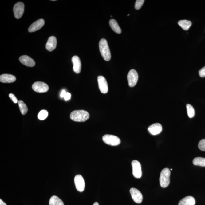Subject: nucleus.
Listing matches in <instances>:
<instances>
[{
    "label": "nucleus",
    "instance_id": "f8f14e48",
    "mask_svg": "<svg viewBox=\"0 0 205 205\" xmlns=\"http://www.w3.org/2000/svg\"><path fill=\"white\" fill-rule=\"evenodd\" d=\"M45 25V21L42 19H39L34 22L30 26L28 29V31L30 32H33L40 30Z\"/></svg>",
    "mask_w": 205,
    "mask_h": 205
},
{
    "label": "nucleus",
    "instance_id": "473e14b6",
    "mask_svg": "<svg viewBox=\"0 0 205 205\" xmlns=\"http://www.w3.org/2000/svg\"><path fill=\"white\" fill-rule=\"evenodd\" d=\"M93 205H99V204L97 202H95Z\"/></svg>",
    "mask_w": 205,
    "mask_h": 205
},
{
    "label": "nucleus",
    "instance_id": "a878e982",
    "mask_svg": "<svg viewBox=\"0 0 205 205\" xmlns=\"http://www.w3.org/2000/svg\"><path fill=\"white\" fill-rule=\"evenodd\" d=\"M144 2V0H137L135 4V9L139 10L141 9Z\"/></svg>",
    "mask_w": 205,
    "mask_h": 205
},
{
    "label": "nucleus",
    "instance_id": "4be33fe9",
    "mask_svg": "<svg viewBox=\"0 0 205 205\" xmlns=\"http://www.w3.org/2000/svg\"><path fill=\"white\" fill-rule=\"evenodd\" d=\"M194 165L205 167V158L200 157H196L193 159Z\"/></svg>",
    "mask_w": 205,
    "mask_h": 205
},
{
    "label": "nucleus",
    "instance_id": "ddd939ff",
    "mask_svg": "<svg viewBox=\"0 0 205 205\" xmlns=\"http://www.w3.org/2000/svg\"><path fill=\"white\" fill-rule=\"evenodd\" d=\"M148 130L151 134L153 135L159 134L162 131V125L159 123L153 124L148 127Z\"/></svg>",
    "mask_w": 205,
    "mask_h": 205
},
{
    "label": "nucleus",
    "instance_id": "20e7f679",
    "mask_svg": "<svg viewBox=\"0 0 205 205\" xmlns=\"http://www.w3.org/2000/svg\"><path fill=\"white\" fill-rule=\"evenodd\" d=\"M103 141L105 143L111 146H117L120 144V138L115 135H105L103 136Z\"/></svg>",
    "mask_w": 205,
    "mask_h": 205
},
{
    "label": "nucleus",
    "instance_id": "a211bd4d",
    "mask_svg": "<svg viewBox=\"0 0 205 205\" xmlns=\"http://www.w3.org/2000/svg\"><path fill=\"white\" fill-rule=\"evenodd\" d=\"M196 201L192 196L185 197L181 200L179 203V205H195Z\"/></svg>",
    "mask_w": 205,
    "mask_h": 205
},
{
    "label": "nucleus",
    "instance_id": "423d86ee",
    "mask_svg": "<svg viewBox=\"0 0 205 205\" xmlns=\"http://www.w3.org/2000/svg\"><path fill=\"white\" fill-rule=\"evenodd\" d=\"M32 88L34 91L38 93H46L49 90L47 84L42 82H36L33 84Z\"/></svg>",
    "mask_w": 205,
    "mask_h": 205
},
{
    "label": "nucleus",
    "instance_id": "2f4dec72",
    "mask_svg": "<svg viewBox=\"0 0 205 205\" xmlns=\"http://www.w3.org/2000/svg\"><path fill=\"white\" fill-rule=\"evenodd\" d=\"M0 205H7L5 203L2 201L1 199H0Z\"/></svg>",
    "mask_w": 205,
    "mask_h": 205
},
{
    "label": "nucleus",
    "instance_id": "0eeeda50",
    "mask_svg": "<svg viewBox=\"0 0 205 205\" xmlns=\"http://www.w3.org/2000/svg\"><path fill=\"white\" fill-rule=\"evenodd\" d=\"M25 11V5L23 3L19 2L14 5L13 9L14 17L19 19L23 15Z\"/></svg>",
    "mask_w": 205,
    "mask_h": 205
},
{
    "label": "nucleus",
    "instance_id": "f3484780",
    "mask_svg": "<svg viewBox=\"0 0 205 205\" xmlns=\"http://www.w3.org/2000/svg\"><path fill=\"white\" fill-rule=\"evenodd\" d=\"M15 76L10 74H4L0 76V81L3 83H10L15 81Z\"/></svg>",
    "mask_w": 205,
    "mask_h": 205
},
{
    "label": "nucleus",
    "instance_id": "9d476101",
    "mask_svg": "<svg viewBox=\"0 0 205 205\" xmlns=\"http://www.w3.org/2000/svg\"><path fill=\"white\" fill-rule=\"evenodd\" d=\"M75 185L77 190L79 192H83L85 190V182L83 177L81 175H77L74 179Z\"/></svg>",
    "mask_w": 205,
    "mask_h": 205
},
{
    "label": "nucleus",
    "instance_id": "6ab92c4d",
    "mask_svg": "<svg viewBox=\"0 0 205 205\" xmlns=\"http://www.w3.org/2000/svg\"><path fill=\"white\" fill-rule=\"evenodd\" d=\"M110 26L114 32L117 34H120L121 33V29L119 27L117 21L115 19H111L109 22Z\"/></svg>",
    "mask_w": 205,
    "mask_h": 205
},
{
    "label": "nucleus",
    "instance_id": "4468645a",
    "mask_svg": "<svg viewBox=\"0 0 205 205\" xmlns=\"http://www.w3.org/2000/svg\"><path fill=\"white\" fill-rule=\"evenodd\" d=\"M19 60L22 64L29 67H33L35 65L34 61L31 57L26 55L21 56L19 58Z\"/></svg>",
    "mask_w": 205,
    "mask_h": 205
},
{
    "label": "nucleus",
    "instance_id": "bb28decb",
    "mask_svg": "<svg viewBox=\"0 0 205 205\" xmlns=\"http://www.w3.org/2000/svg\"><path fill=\"white\" fill-rule=\"evenodd\" d=\"M198 148L202 151H205V139H203L199 142Z\"/></svg>",
    "mask_w": 205,
    "mask_h": 205
},
{
    "label": "nucleus",
    "instance_id": "1a4fd4ad",
    "mask_svg": "<svg viewBox=\"0 0 205 205\" xmlns=\"http://www.w3.org/2000/svg\"><path fill=\"white\" fill-rule=\"evenodd\" d=\"M98 86L100 91L103 93H106L108 91V86L105 78L102 76H99L97 78Z\"/></svg>",
    "mask_w": 205,
    "mask_h": 205
},
{
    "label": "nucleus",
    "instance_id": "c85d7f7f",
    "mask_svg": "<svg viewBox=\"0 0 205 205\" xmlns=\"http://www.w3.org/2000/svg\"><path fill=\"white\" fill-rule=\"evenodd\" d=\"M199 76L201 77H205V66L199 71Z\"/></svg>",
    "mask_w": 205,
    "mask_h": 205
},
{
    "label": "nucleus",
    "instance_id": "393cba45",
    "mask_svg": "<svg viewBox=\"0 0 205 205\" xmlns=\"http://www.w3.org/2000/svg\"><path fill=\"white\" fill-rule=\"evenodd\" d=\"M48 111L45 110H42L39 113L38 116V118L40 120H44L48 117Z\"/></svg>",
    "mask_w": 205,
    "mask_h": 205
},
{
    "label": "nucleus",
    "instance_id": "c756f323",
    "mask_svg": "<svg viewBox=\"0 0 205 205\" xmlns=\"http://www.w3.org/2000/svg\"><path fill=\"white\" fill-rule=\"evenodd\" d=\"M71 97V95L70 93H66L65 96L64 97L65 100L66 101H68L70 99Z\"/></svg>",
    "mask_w": 205,
    "mask_h": 205
},
{
    "label": "nucleus",
    "instance_id": "cd10ccee",
    "mask_svg": "<svg viewBox=\"0 0 205 205\" xmlns=\"http://www.w3.org/2000/svg\"><path fill=\"white\" fill-rule=\"evenodd\" d=\"M9 97L14 103H18L17 98L16 97L14 94H12V93H10V94H9Z\"/></svg>",
    "mask_w": 205,
    "mask_h": 205
},
{
    "label": "nucleus",
    "instance_id": "b1692460",
    "mask_svg": "<svg viewBox=\"0 0 205 205\" xmlns=\"http://www.w3.org/2000/svg\"><path fill=\"white\" fill-rule=\"evenodd\" d=\"M187 114L188 117L190 118L194 117L195 111L193 106L190 104H187L186 105Z\"/></svg>",
    "mask_w": 205,
    "mask_h": 205
},
{
    "label": "nucleus",
    "instance_id": "412c9836",
    "mask_svg": "<svg viewBox=\"0 0 205 205\" xmlns=\"http://www.w3.org/2000/svg\"><path fill=\"white\" fill-rule=\"evenodd\" d=\"M49 205H64L63 202L57 196H53L51 197L49 201Z\"/></svg>",
    "mask_w": 205,
    "mask_h": 205
},
{
    "label": "nucleus",
    "instance_id": "dca6fc26",
    "mask_svg": "<svg viewBox=\"0 0 205 205\" xmlns=\"http://www.w3.org/2000/svg\"><path fill=\"white\" fill-rule=\"evenodd\" d=\"M57 46V39L56 37L51 36L48 38L46 45V49L49 51L54 50Z\"/></svg>",
    "mask_w": 205,
    "mask_h": 205
},
{
    "label": "nucleus",
    "instance_id": "7ed1b4c3",
    "mask_svg": "<svg viewBox=\"0 0 205 205\" xmlns=\"http://www.w3.org/2000/svg\"><path fill=\"white\" fill-rule=\"evenodd\" d=\"M171 172L168 168H166L161 171L160 177V183L161 187L165 188L170 183Z\"/></svg>",
    "mask_w": 205,
    "mask_h": 205
},
{
    "label": "nucleus",
    "instance_id": "aec40b11",
    "mask_svg": "<svg viewBox=\"0 0 205 205\" xmlns=\"http://www.w3.org/2000/svg\"><path fill=\"white\" fill-rule=\"evenodd\" d=\"M178 25L182 27L183 30H187L191 27L192 22L191 21L187 20H181L179 21Z\"/></svg>",
    "mask_w": 205,
    "mask_h": 205
},
{
    "label": "nucleus",
    "instance_id": "5701e85b",
    "mask_svg": "<svg viewBox=\"0 0 205 205\" xmlns=\"http://www.w3.org/2000/svg\"><path fill=\"white\" fill-rule=\"evenodd\" d=\"M18 103L21 113L22 115H25L28 111V108H27L26 105L22 101H18Z\"/></svg>",
    "mask_w": 205,
    "mask_h": 205
},
{
    "label": "nucleus",
    "instance_id": "7c9ffc66",
    "mask_svg": "<svg viewBox=\"0 0 205 205\" xmlns=\"http://www.w3.org/2000/svg\"><path fill=\"white\" fill-rule=\"evenodd\" d=\"M66 93H66L65 90H63L62 92H61V93L60 96L61 97L64 98V96H65Z\"/></svg>",
    "mask_w": 205,
    "mask_h": 205
},
{
    "label": "nucleus",
    "instance_id": "39448f33",
    "mask_svg": "<svg viewBox=\"0 0 205 205\" xmlns=\"http://www.w3.org/2000/svg\"><path fill=\"white\" fill-rule=\"evenodd\" d=\"M138 73L134 69H132L129 71L127 75V80L129 86L133 87L138 82Z\"/></svg>",
    "mask_w": 205,
    "mask_h": 205
},
{
    "label": "nucleus",
    "instance_id": "f03ea898",
    "mask_svg": "<svg viewBox=\"0 0 205 205\" xmlns=\"http://www.w3.org/2000/svg\"><path fill=\"white\" fill-rule=\"evenodd\" d=\"M100 52L105 61H108L111 59V54L106 39H101L99 43Z\"/></svg>",
    "mask_w": 205,
    "mask_h": 205
},
{
    "label": "nucleus",
    "instance_id": "72a5a7b5",
    "mask_svg": "<svg viewBox=\"0 0 205 205\" xmlns=\"http://www.w3.org/2000/svg\"><path fill=\"white\" fill-rule=\"evenodd\" d=\"M129 15H130V14H128L127 16H129Z\"/></svg>",
    "mask_w": 205,
    "mask_h": 205
},
{
    "label": "nucleus",
    "instance_id": "2eb2a0df",
    "mask_svg": "<svg viewBox=\"0 0 205 205\" xmlns=\"http://www.w3.org/2000/svg\"><path fill=\"white\" fill-rule=\"evenodd\" d=\"M72 62L73 64V70L76 73H80L81 69V63L78 56H75L72 58Z\"/></svg>",
    "mask_w": 205,
    "mask_h": 205
},
{
    "label": "nucleus",
    "instance_id": "6e6552de",
    "mask_svg": "<svg viewBox=\"0 0 205 205\" xmlns=\"http://www.w3.org/2000/svg\"><path fill=\"white\" fill-rule=\"evenodd\" d=\"M133 174L136 178H140L142 176L141 164L140 162L136 160H133L132 162Z\"/></svg>",
    "mask_w": 205,
    "mask_h": 205
},
{
    "label": "nucleus",
    "instance_id": "9b49d317",
    "mask_svg": "<svg viewBox=\"0 0 205 205\" xmlns=\"http://www.w3.org/2000/svg\"><path fill=\"white\" fill-rule=\"evenodd\" d=\"M130 193L132 199L136 203L140 204L143 199V195L139 190L137 189L132 188L130 189Z\"/></svg>",
    "mask_w": 205,
    "mask_h": 205
},
{
    "label": "nucleus",
    "instance_id": "f257e3e1",
    "mask_svg": "<svg viewBox=\"0 0 205 205\" xmlns=\"http://www.w3.org/2000/svg\"><path fill=\"white\" fill-rule=\"evenodd\" d=\"M90 115L87 111L83 110H78L73 111L70 115V119L74 121L84 122L89 119Z\"/></svg>",
    "mask_w": 205,
    "mask_h": 205
}]
</instances>
